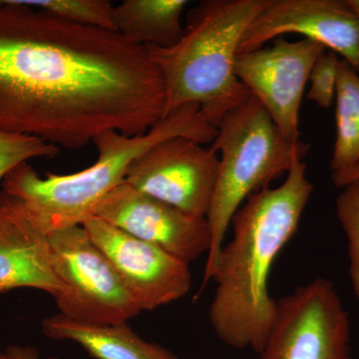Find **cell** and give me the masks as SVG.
<instances>
[{"label":"cell","mask_w":359,"mask_h":359,"mask_svg":"<svg viewBox=\"0 0 359 359\" xmlns=\"http://www.w3.org/2000/svg\"><path fill=\"white\" fill-rule=\"evenodd\" d=\"M335 207L348 241L349 278L359 301V181L344 187Z\"/></svg>","instance_id":"d6986e66"},{"label":"cell","mask_w":359,"mask_h":359,"mask_svg":"<svg viewBox=\"0 0 359 359\" xmlns=\"http://www.w3.org/2000/svg\"><path fill=\"white\" fill-rule=\"evenodd\" d=\"M81 226L141 311L166 306L190 292L192 273L188 264L97 217H89Z\"/></svg>","instance_id":"30bf717a"},{"label":"cell","mask_w":359,"mask_h":359,"mask_svg":"<svg viewBox=\"0 0 359 359\" xmlns=\"http://www.w3.org/2000/svg\"><path fill=\"white\" fill-rule=\"evenodd\" d=\"M92 216L188 264L211 248L207 218L190 216L125 182L99 203Z\"/></svg>","instance_id":"7c38bea8"},{"label":"cell","mask_w":359,"mask_h":359,"mask_svg":"<svg viewBox=\"0 0 359 359\" xmlns=\"http://www.w3.org/2000/svg\"><path fill=\"white\" fill-rule=\"evenodd\" d=\"M339 65L337 53L325 52L316 61L309 74L311 88L306 98L323 109H330L334 102Z\"/></svg>","instance_id":"ffe728a7"},{"label":"cell","mask_w":359,"mask_h":359,"mask_svg":"<svg viewBox=\"0 0 359 359\" xmlns=\"http://www.w3.org/2000/svg\"><path fill=\"white\" fill-rule=\"evenodd\" d=\"M290 33L323 44L359 73V18L349 0H269L245 30L238 53Z\"/></svg>","instance_id":"8fae6325"},{"label":"cell","mask_w":359,"mask_h":359,"mask_svg":"<svg viewBox=\"0 0 359 359\" xmlns=\"http://www.w3.org/2000/svg\"><path fill=\"white\" fill-rule=\"evenodd\" d=\"M52 269L61 285L59 313L81 323H128L141 313L105 255L82 226L48 236Z\"/></svg>","instance_id":"8992f818"},{"label":"cell","mask_w":359,"mask_h":359,"mask_svg":"<svg viewBox=\"0 0 359 359\" xmlns=\"http://www.w3.org/2000/svg\"><path fill=\"white\" fill-rule=\"evenodd\" d=\"M43 290L55 297L60 283L52 269L48 236L25 204L0 191V294L15 289Z\"/></svg>","instance_id":"4fadbf2b"},{"label":"cell","mask_w":359,"mask_h":359,"mask_svg":"<svg viewBox=\"0 0 359 359\" xmlns=\"http://www.w3.org/2000/svg\"><path fill=\"white\" fill-rule=\"evenodd\" d=\"M327 48L311 39L287 41L280 37L271 46L238 53V79L268 111L287 140H301L299 108L313 66Z\"/></svg>","instance_id":"9c48e42d"},{"label":"cell","mask_w":359,"mask_h":359,"mask_svg":"<svg viewBox=\"0 0 359 359\" xmlns=\"http://www.w3.org/2000/svg\"><path fill=\"white\" fill-rule=\"evenodd\" d=\"M57 146L36 137L9 133L0 130V183L16 167L39 158H55Z\"/></svg>","instance_id":"ac0fdd59"},{"label":"cell","mask_w":359,"mask_h":359,"mask_svg":"<svg viewBox=\"0 0 359 359\" xmlns=\"http://www.w3.org/2000/svg\"><path fill=\"white\" fill-rule=\"evenodd\" d=\"M4 354L7 359H59L55 356L41 358L39 351L35 347L18 346V344L7 347Z\"/></svg>","instance_id":"44dd1931"},{"label":"cell","mask_w":359,"mask_h":359,"mask_svg":"<svg viewBox=\"0 0 359 359\" xmlns=\"http://www.w3.org/2000/svg\"><path fill=\"white\" fill-rule=\"evenodd\" d=\"M349 4L353 6L354 11H355L359 18V0H349Z\"/></svg>","instance_id":"603a6c76"},{"label":"cell","mask_w":359,"mask_h":359,"mask_svg":"<svg viewBox=\"0 0 359 359\" xmlns=\"http://www.w3.org/2000/svg\"><path fill=\"white\" fill-rule=\"evenodd\" d=\"M268 1L203 0L187 14L178 43L146 47L164 80V117L197 104L217 128L249 98L250 92L236 75L235 60L245 30Z\"/></svg>","instance_id":"277c9868"},{"label":"cell","mask_w":359,"mask_h":359,"mask_svg":"<svg viewBox=\"0 0 359 359\" xmlns=\"http://www.w3.org/2000/svg\"><path fill=\"white\" fill-rule=\"evenodd\" d=\"M313 192L306 164L297 160L282 185L252 194L233 215V238L212 273L217 289L209 311L212 330L226 346L263 351L278 311L269 292L271 268L297 233Z\"/></svg>","instance_id":"7a4b0ae2"},{"label":"cell","mask_w":359,"mask_h":359,"mask_svg":"<svg viewBox=\"0 0 359 359\" xmlns=\"http://www.w3.org/2000/svg\"><path fill=\"white\" fill-rule=\"evenodd\" d=\"M41 330L48 339L76 342L95 359H180L164 346L141 339L127 323L94 325L57 313L42 320Z\"/></svg>","instance_id":"5bb4252c"},{"label":"cell","mask_w":359,"mask_h":359,"mask_svg":"<svg viewBox=\"0 0 359 359\" xmlns=\"http://www.w3.org/2000/svg\"><path fill=\"white\" fill-rule=\"evenodd\" d=\"M187 0H124L113 7L115 32L139 46L171 47L183 35Z\"/></svg>","instance_id":"9a60e30c"},{"label":"cell","mask_w":359,"mask_h":359,"mask_svg":"<svg viewBox=\"0 0 359 359\" xmlns=\"http://www.w3.org/2000/svg\"><path fill=\"white\" fill-rule=\"evenodd\" d=\"M0 359H7L6 358V354L4 353H0Z\"/></svg>","instance_id":"cb8c5ba5"},{"label":"cell","mask_w":359,"mask_h":359,"mask_svg":"<svg viewBox=\"0 0 359 359\" xmlns=\"http://www.w3.org/2000/svg\"><path fill=\"white\" fill-rule=\"evenodd\" d=\"M147 48L119 33L0 0V130L77 150L99 134L146 133L164 117Z\"/></svg>","instance_id":"6da1fadb"},{"label":"cell","mask_w":359,"mask_h":359,"mask_svg":"<svg viewBox=\"0 0 359 359\" xmlns=\"http://www.w3.org/2000/svg\"><path fill=\"white\" fill-rule=\"evenodd\" d=\"M217 128L205 120L200 106L189 104L170 113L146 133L127 136L117 131L99 134L92 143L98 158L91 166L69 175L47 173L42 178L29 163L13 169L1 190L25 204L40 230L55 231L81 226L116 187L124 183L130 165L156 144L186 137L205 145L212 143Z\"/></svg>","instance_id":"3957f363"},{"label":"cell","mask_w":359,"mask_h":359,"mask_svg":"<svg viewBox=\"0 0 359 359\" xmlns=\"http://www.w3.org/2000/svg\"><path fill=\"white\" fill-rule=\"evenodd\" d=\"M55 18L115 32L113 7L109 0H20Z\"/></svg>","instance_id":"e0dca14e"},{"label":"cell","mask_w":359,"mask_h":359,"mask_svg":"<svg viewBox=\"0 0 359 359\" xmlns=\"http://www.w3.org/2000/svg\"><path fill=\"white\" fill-rule=\"evenodd\" d=\"M262 359H353L351 323L334 283L318 278L278 301Z\"/></svg>","instance_id":"52a82bcc"},{"label":"cell","mask_w":359,"mask_h":359,"mask_svg":"<svg viewBox=\"0 0 359 359\" xmlns=\"http://www.w3.org/2000/svg\"><path fill=\"white\" fill-rule=\"evenodd\" d=\"M356 181H359V165L341 171L332 172V182L337 188H344Z\"/></svg>","instance_id":"7402d4cb"},{"label":"cell","mask_w":359,"mask_h":359,"mask_svg":"<svg viewBox=\"0 0 359 359\" xmlns=\"http://www.w3.org/2000/svg\"><path fill=\"white\" fill-rule=\"evenodd\" d=\"M218 168L219 155L212 146L173 137L137 158L125 183L190 216L207 218Z\"/></svg>","instance_id":"ba28073f"},{"label":"cell","mask_w":359,"mask_h":359,"mask_svg":"<svg viewBox=\"0 0 359 359\" xmlns=\"http://www.w3.org/2000/svg\"><path fill=\"white\" fill-rule=\"evenodd\" d=\"M337 139L330 168L341 171L359 165V73L339 60L335 92Z\"/></svg>","instance_id":"2e32d148"},{"label":"cell","mask_w":359,"mask_h":359,"mask_svg":"<svg viewBox=\"0 0 359 359\" xmlns=\"http://www.w3.org/2000/svg\"><path fill=\"white\" fill-rule=\"evenodd\" d=\"M217 131L212 147L219 155L218 177L207 216L211 248L200 292L212 280L226 231L238 208L252 194L289 173L294 161L304 160L311 149L306 142L287 140L252 95L226 115Z\"/></svg>","instance_id":"5b68a950"}]
</instances>
